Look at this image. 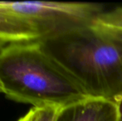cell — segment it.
Returning <instances> with one entry per match:
<instances>
[{
	"mask_svg": "<svg viewBox=\"0 0 122 121\" xmlns=\"http://www.w3.org/2000/svg\"><path fill=\"white\" fill-rule=\"evenodd\" d=\"M0 84L7 98L33 108H63L89 96L39 41L8 43L0 52Z\"/></svg>",
	"mask_w": 122,
	"mask_h": 121,
	"instance_id": "6da1fadb",
	"label": "cell"
},
{
	"mask_svg": "<svg viewBox=\"0 0 122 121\" xmlns=\"http://www.w3.org/2000/svg\"><path fill=\"white\" fill-rule=\"evenodd\" d=\"M39 42L89 97L116 102L121 96V43L92 25Z\"/></svg>",
	"mask_w": 122,
	"mask_h": 121,
	"instance_id": "7a4b0ae2",
	"label": "cell"
},
{
	"mask_svg": "<svg viewBox=\"0 0 122 121\" xmlns=\"http://www.w3.org/2000/svg\"><path fill=\"white\" fill-rule=\"evenodd\" d=\"M0 10L29 22L38 33V41L92 26L104 12L97 3L46 1H0Z\"/></svg>",
	"mask_w": 122,
	"mask_h": 121,
	"instance_id": "3957f363",
	"label": "cell"
},
{
	"mask_svg": "<svg viewBox=\"0 0 122 121\" xmlns=\"http://www.w3.org/2000/svg\"><path fill=\"white\" fill-rule=\"evenodd\" d=\"M116 102L86 98L59 110L55 121H117Z\"/></svg>",
	"mask_w": 122,
	"mask_h": 121,
	"instance_id": "277c9868",
	"label": "cell"
},
{
	"mask_svg": "<svg viewBox=\"0 0 122 121\" xmlns=\"http://www.w3.org/2000/svg\"><path fill=\"white\" fill-rule=\"evenodd\" d=\"M0 40L7 43L35 42L39 40V36L27 20L0 10Z\"/></svg>",
	"mask_w": 122,
	"mask_h": 121,
	"instance_id": "5b68a950",
	"label": "cell"
},
{
	"mask_svg": "<svg viewBox=\"0 0 122 121\" xmlns=\"http://www.w3.org/2000/svg\"><path fill=\"white\" fill-rule=\"evenodd\" d=\"M92 26L112 40L122 44V7L102 12Z\"/></svg>",
	"mask_w": 122,
	"mask_h": 121,
	"instance_id": "8992f818",
	"label": "cell"
},
{
	"mask_svg": "<svg viewBox=\"0 0 122 121\" xmlns=\"http://www.w3.org/2000/svg\"><path fill=\"white\" fill-rule=\"evenodd\" d=\"M59 110V108H56V107L37 108V117L35 121H55Z\"/></svg>",
	"mask_w": 122,
	"mask_h": 121,
	"instance_id": "52a82bcc",
	"label": "cell"
},
{
	"mask_svg": "<svg viewBox=\"0 0 122 121\" xmlns=\"http://www.w3.org/2000/svg\"><path fill=\"white\" fill-rule=\"evenodd\" d=\"M117 105V112H118V118L117 121H122V95L116 102Z\"/></svg>",
	"mask_w": 122,
	"mask_h": 121,
	"instance_id": "ba28073f",
	"label": "cell"
},
{
	"mask_svg": "<svg viewBox=\"0 0 122 121\" xmlns=\"http://www.w3.org/2000/svg\"><path fill=\"white\" fill-rule=\"evenodd\" d=\"M7 44H8V43H7V42H3V41L0 40V52H1V51L3 50V47H4L5 46L7 45Z\"/></svg>",
	"mask_w": 122,
	"mask_h": 121,
	"instance_id": "9c48e42d",
	"label": "cell"
},
{
	"mask_svg": "<svg viewBox=\"0 0 122 121\" xmlns=\"http://www.w3.org/2000/svg\"><path fill=\"white\" fill-rule=\"evenodd\" d=\"M0 93H3V89H2L1 84H0Z\"/></svg>",
	"mask_w": 122,
	"mask_h": 121,
	"instance_id": "30bf717a",
	"label": "cell"
}]
</instances>
